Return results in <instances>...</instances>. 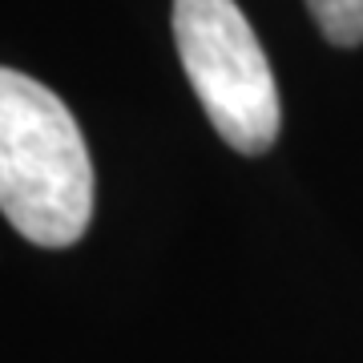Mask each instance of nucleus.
<instances>
[{"label": "nucleus", "instance_id": "obj_1", "mask_svg": "<svg viewBox=\"0 0 363 363\" xmlns=\"http://www.w3.org/2000/svg\"><path fill=\"white\" fill-rule=\"evenodd\" d=\"M0 214L49 250L93 218V162L73 113L40 81L0 69Z\"/></svg>", "mask_w": 363, "mask_h": 363}, {"label": "nucleus", "instance_id": "obj_2", "mask_svg": "<svg viewBox=\"0 0 363 363\" xmlns=\"http://www.w3.org/2000/svg\"><path fill=\"white\" fill-rule=\"evenodd\" d=\"M174 45L182 69L230 150L267 154L283 109L259 37L234 0H174Z\"/></svg>", "mask_w": 363, "mask_h": 363}, {"label": "nucleus", "instance_id": "obj_3", "mask_svg": "<svg viewBox=\"0 0 363 363\" xmlns=\"http://www.w3.org/2000/svg\"><path fill=\"white\" fill-rule=\"evenodd\" d=\"M303 4L331 45L339 49L363 45V0H303Z\"/></svg>", "mask_w": 363, "mask_h": 363}]
</instances>
